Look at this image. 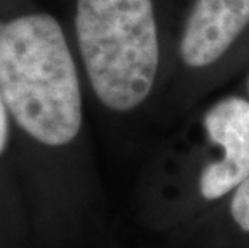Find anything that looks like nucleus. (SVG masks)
<instances>
[{
	"label": "nucleus",
	"instance_id": "obj_2",
	"mask_svg": "<svg viewBox=\"0 0 249 248\" xmlns=\"http://www.w3.org/2000/svg\"><path fill=\"white\" fill-rule=\"evenodd\" d=\"M81 66L68 29L47 12L0 19V95L18 128L60 149L84 123Z\"/></svg>",
	"mask_w": 249,
	"mask_h": 248
},
{
	"label": "nucleus",
	"instance_id": "obj_5",
	"mask_svg": "<svg viewBox=\"0 0 249 248\" xmlns=\"http://www.w3.org/2000/svg\"><path fill=\"white\" fill-rule=\"evenodd\" d=\"M230 211L240 229L249 232V176L236 187L235 195L231 197Z\"/></svg>",
	"mask_w": 249,
	"mask_h": 248
},
{
	"label": "nucleus",
	"instance_id": "obj_7",
	"mask_svg": "<svg viewBox=\"0 0 249 248\" xmlns=\"http://www.w3.org/2000/svg\"><path fill=\"white\" fill-rule=\"evenodd\" d=\"M248 92H249V77H248Z\"/></svg>",
	"mask_w": 249,
	"mask_h": 248
},
{
	"label": "nucleus",
	"instance_id": "obj_4",
	"mask_svg": "<svg viewBox=\"0 0 249 248\" xmlns=\"http://www.w3.org/2000/svg\"><path fill=\"white\" fill-rule=\"evenodd\" d=\"M203 126L222 156L201 171L199 191L206 200H217L249 176V100L241 95L220 98L204 113Z\"/></svg>",
	"mask_w": 249,
	"mask_h": 248
},
{
	"label": "nucleus",
	"instance_id": "obj_3",
	"mask_svg": "<svg viewBox=\"0 0 249 248\" xmlns=\"http://www.w3.org/2000/svg\"><path fill=\"white\" fill-rule=\"evenodd\" d=\"M249 57V0H188L180 19L172 68L206 77Z\"/></svg>",
	"mask_w": 249,
	"mask_h": 248
},
{
	"label": "nucleus",
	"instance_id": "obj_1",
	"mask_svg": "<svg viewBox=\"0 0 249 248\" xmlns=\"http://www.w3.org/2000/svg\"><path fill=\"white\" fill-rule=\"evenodd\" d=\"M188 0H72L70 34L93 95L109 112L140 108L172 66Z\"/></svg>",
	"mask_w": 249,
	"mask_h": 248
},
{
	"label": "nucleus",
	"instance_id": "obj_6",
	"mask_svg": "<svg viewBox=\"0 0 249 248\" xmlns=\"http://www.w3.org/2000/svg\"><path fill=\"white\" fill-rule=\"evenodd\" d=\"M8 135H10V114L3 103L2 95H0V155L7 149Z\"/></svg>",
	"mask_w": 249,
	"mask_h": 248
}]
</instances>
